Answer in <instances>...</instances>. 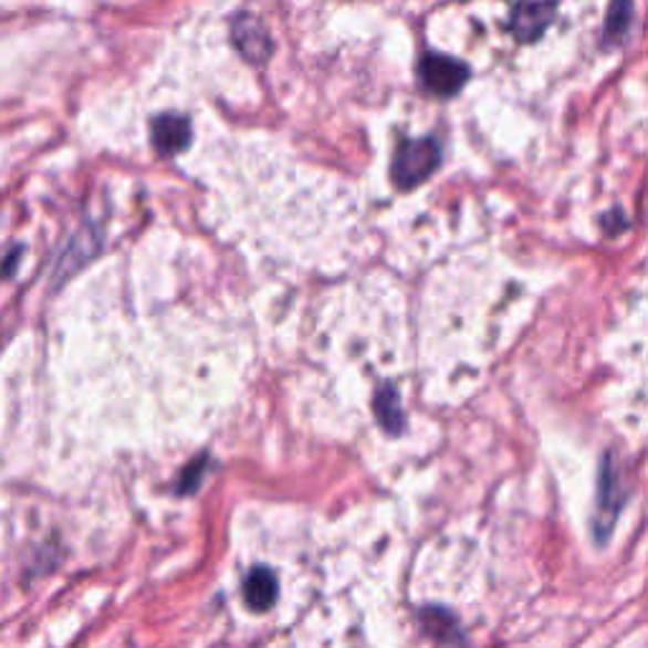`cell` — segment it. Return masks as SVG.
Listing matches in <instances>:
<instances>
[{"label": "cell", "mask_w": 648, "mask_h": 648, "mask_svg": "<svg viewBox=\"0 0 648 648\" xmlns=\"http://www.w3.org/2000/svg\"><path fill=\"white\" fill-rule=\"evenodd\" d=\"M150 139L157 155L175 157L186 153L192 143V125L180 112H163L150 122Z\"/></svg>", "instance_id": "cell-5"}, {"label": "cell", "mask_w": 648, "mask_h": 648, "mask_svg": "<svg viewBox=\"0 0 648 648\" xmlns=\"http://www.w3.org/2000/svg\"><path fill=\"white\" fill-rule=\"evenodd\" d=\"M279 593V583L269 567H253L247 583H243V595L253 610H269L274 606Z\"/></svg>", "instance_id": "cell-7"}, {"label": "cell", "mask_w": 648, "mask_h": 648, "mask_svg": "<svg viewBox=\"0 0 648 648\" xmlns=\"http://www.w3.org/2000/svg\"><path fill=\"white\" fill-rule=\"evenodd\" d=\"M630 15H634V3L630 0H610V11L606 21V41H618L624 36Z\"/></svg>", "instance_id": "cell-8"}, {"label": "cell", "mask_w": 648, "mask_h": 648, "mask_svg": "<svg viewBox=\"0 0 648 648\" xmlns=\"http://www.w3.org/2000/svg\"><path fill=\"white\" fill-rule=\"evenodd\" d=\"M378 414L383 418V424L388 426L390 431H396V428H400V408H398L396 393L385 390L383 396H378Z\"/></svg>", "instance_id": "cell-9"}, {"label": "cell", "mask_w": 648, "mask_h": 648, "mask_svg": "<svg viewBox=\"0 0 648 648\" xmlns=\"http://www.w3.org/2000/svg\"><path fill=\"white\" fill-rule=\"evenodd\" d=\"M231 41L239 54L253 66H264L274 54V41L264 21L253 13H239L231 21Z\"/></svg>", "instance_id": "cell-3"}, {"label": "cell", "mask_w": 648, "mask_h": 648, "mask_svg": "<svg viewBox=\"0 0 648 648\" xmlns=\"http://www.w3.org/2000/svg\"><path fill=\"white\" fill-rule=\"evenodd\" d=\"M418 74L424 79L426 90L433 92L436 96H449L459 94L469 82V66L463 61L443 54H424L418 64Z\"/></svg>", "instance_id": "cell-2"}, {"label": "cell", "mask_w": 648, "mask_h": 648, "mask_svg": "<svg viewBox=\"0 0 648 648\" xmlns=\"http://www.w3.org/2000/svg\"><path fill=\"white\" fill-rule=\"evenodd\" d=\"M560 0H516L512 8L510 29L516 41L532 43L545 36L557 15Z\"/></svg>", "instance_id": "cell-4"}, {"label": "cell", "mask_w": 648, "mask_h": 648, "mask_svg": "<svg viewBox=\"0 0 648 648\" xmlns=\"http://www.w3.org/2000/svg\"><path fill=\"white\" fill-rule=\"evenodd\" d=\"M620 479L616 471L610 469V459H606L600 471V489H598V527L595 532L600 537H608V532L613 530V522L620 512Z\"/></svg>", "instance_id": "cell-6"}, {"label": "cell", "mask_w": 648, "mask_h": 648, "mask_svg": "<svg viewBox=\"0 0 648 648\" xmlns=\"http://www.w3.org/2000/svg\"><path fill=\"white\" fill-rule=\"evenodd\" d=\"M439 163L441 145L433 137L408 139V143H400L396 160H393V180L398 182V188L410 190L431 178Z\"/></svg>", "instance_id": "cell-1"}]
</instances>
